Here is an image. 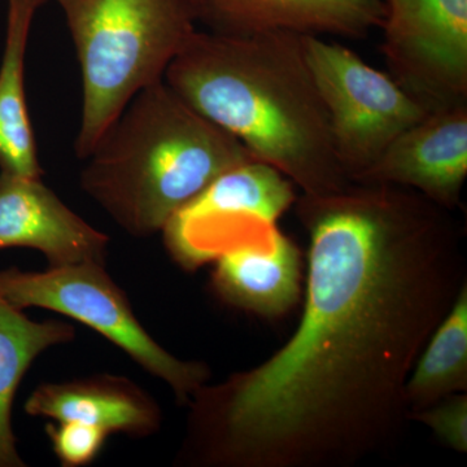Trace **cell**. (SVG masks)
I'll use <instances>...</instances> for the list:
<instances>
[{
	"label": "cell",
	"instance_id": "cell-1",
	"mask_svg": "<svg viewBox=\"0 0 467 467\" xmlns=\"http://www.w3.org/2000/svg\"><path fill=\"white\" fill-rule=\"evenodd\" d=\"M294 205L309 236L299 325L257 367L195 392L184 465L355 467L395 448L410 420L411 368L467 285L460 223L396 184Z\"/></svg>",
	"mask_w": 467,
	"mask_h": 467
},
{
	"label": "cell",
	"instance_id": "cell-2",
	"mask_svg": "<svg viewBox=\"0 0 467 467\" xmlns=\"http://www.w3.org/2000/svg\"><path fill=\"white\" fill-rule=\"evenodd\" d=\"M164 81L303 193L327 195L352 183L337 158L301 34L196 30Z\"/></svg>",
	"mask_w": 467,
	"mask_h": 467
},
{
	"label": "cell",
	"instance_id": "cell-3",
	"mask_svg": "<svg viewBox=\"0 0 467 467\" xmlns=\"http://www.w3.org/2000/svg\"><path fill=\"white\" fill-rule=\"evenodd\" d=\"M254 160L162 79L129 101L79 183L129 235L149 238L226 171Z\"/></svg>",
	"mask_w": 467,
	"mask_h": 467
},
{
	"label": "cell",
	"instance_id": "cell-4",
	"mask_svg": "<svg viewBox=\"0 0 467 467\" xmlns=\"http://www.w3.org/2000/svg\"><path fill=\"white\" fill-rule=\"evenodd\" d=\"M78 58L81 124L75 152L86 160L138 92L164 79L196 32L195 0H57Z\"/></svg>",
	"mask_w": 467,
	"mask_h": 467
},
{
	"label": "cell",
	"instance_id": "cell-5",
	"mask_svg": "<svg viewBox=\"0 0 467 467\" xmlns=\"http://www.w3.org/2000/svg\"><path fill=\"white\" fill-rule=\"evenodd\" d=\"M0 296L18 309L52 310L103 335L143 370L167 383L178 404L187 407L208 383L211 371L204 362L175 358L150 337L104 264L48 266L45 272L8 267L0 270Z\"/></svg>",
	"mask_w": 467,
	"mask_h": 467
},
{
	"label": "cell",
	"instance_id": "cell-6",
	"mask_svg": "<svg viewBox=\"0 0 467 467\" xmlns=\"http://www.w3.org/2000/svg\"><path fill=\"white\" fill-rule=\"evenodd\" d=\"M301 43L330 116L337 158L355 182L393 140L430 112L349 48L316 34H301Z\"/></svg>",
	"mask_w": 467,
	"mask_h": 467
},
{
	"label": "cell",
	"instance_id": "cell-7",
	"mask_svg": "<svg viewBox=\"0 0 467 467\" xmlns=\"http://www.w3.org/2000/svg\"><path fill=\"white\" fill-rule=\"evenodd\" d=\"M295 184L259 160L236 165L177 212L162 229L171 259L187 272L278 226L296 202Z\"/></svg>",
	"mask_w": 467,
	"mask_h": 467
},
{
	"label": "cell",
	"instance_id": "cell-8",
	"mask_svg": "<svg viewBox=\"0 0 467 467\" xmlns=\"http://www.w3.org/2000/svg\"><path fill=\"white\" fill-rule=\"evenodd\" d=\"M389 76L429 112L467 104V0H383Z\"/></svg>",
	"mask_w": 467,
	"mask_h": 467
},
{
	"label": "cell",
	"instance_id": "cell-9",
	"mask_svg": "<svg viewBox=\"0 0 467 467\" xmlns=\"http://www.w3.org/2000/svg\"><path fill=\"white\" fill-rule=\"evenodd\" d=\"M467 175V104L430 112L383 150L355 182L396 184L453 211Z\"/></svg>",
	"mask_w": 467,
	"mask_h": 467
},
{
	"label": "cell",
	"instance_id": "cell-10",
	"mask_svg": "<svg viewBox=\"0 0 467 467\" xmlns=\"http://www.w3.org/2000/svg\"><path fill=\"white\" fill-rule=\"evenodd\" d=\"M109 236L78 216L42 178L0 171V251L32 248L48 266L106 265Z\"/></svg>",
	"mask_w": 467,
	"mask_h": 467
},
{
	"label": "cell",
	"instance_id": "cell-11",
	"mask_svg": "<svg viewBox=\"0 0 467 467\" xmlns=\"http://www.w3.org/2000/svg\"><path fill=\"white\" fill-rule=\"evenodd\" d=\"M213 263L212 290L233 308L279 318L300 303L303 256L278 226L234 245Z\"/></svg>",
	"mask_w": 467,
	"mask_h": 467
},
{
	"label": "cell",
	"instance_id": "cell-12",
	"mask_svg": "<svg viewBox=\"0 0 467 467\" xmlns=\"http://www.w3.org/2000/svg\"><path fill=\"white\" fill-rule=\"evenodd\" d=\"M212 32L287 30L361 39L383 24V0H195Z\"/></svg>",
	"mask_w": 467,
	"mask_h": 467
},
{
	"label": "cell",
	"instance_id": "cell-13",
	"mask_svg": "<svg viewBox=\"0 0 467 467\" xmlns=\"http://www.w3.org/2000/svg\"><path fill=\"white\" fill-rule=\"evenodd\" d=\"M26 414L50 420H78L109 434L146 438L161 426L158 402L129 378L98 374L67 382L39 384L26 402Z\"/></svg>",
	"mask_w": 467,
	"mask_h": 467
},
{
	"label": "cell",
	"instance_id": "cell-14",
	"mask_svg": "<svg viewBox=\"0 0 467 467\" xmlns=\"http://www.w3.org/2000/svg\"><path fill=\"white\" fill-rule=\"evenodd\" d=\"M36 11L27 0H8L0 63V171L26 178L43 175L26 94L27 42Z\"/></svg>",
	"mask_w": 467,
	"mask_h": 467
},
{
	"label": "cell",
	"instance_id": "cell-15",
	"mask_svg": "<svg viewBox=\"0 0 467 467\" xmlns=\"http://www.w3.org/2000/svg\"><path fill=\"white\" fill-rule=\"evenodd\" d=\"M75 337L76 328L67 322L33 321L0 296V467L26 466L12 426V408L21 380L45 350Z\"/></svg>",
	"mask_w": 467,
	"mask_h": 467
},
{
	"label": "cell",
	"instance_id": "cell-16",
	"mask_svg": "<svg viewBox=\"0 0 467 467\" xmlns=\"http://www.w3.org/2000/svg\"><path fill=\"white\" fill-rule=\"evenodd\" d=\"M467 392V285L418 356L405 386L409 414Z\"/></svg>",
	"mask_w": 467,
	"mask_h": 467
},
{
	"label": "cell",
	"instance_id": "cell-17",
	"mask_svg": "<svg viewBox=\"0 0 467 467\" xmlns=\"http://www.w3.org/2000/svg\"><path fill=\"white\" fill-rule=\"evenodd\" d=\"M52 450L66 467L86 466L99 456L109 432L78 420H55L46 425Z\"/></svg>",
	"mask_w": 467,
	"mask_h": 467
},
{
	"label": "cell",
	"instance_id": "cell-18",
	"mask_svg": "<svg viewBox=\"0 0 467 467\" xmlns=\"http://www.w3.org/2000/svg\"><path fill=\"white\" fill-rule=\"evenodd\" d=\"M409 420L429 427L451 450L467 451V392L448 396L423 410L409 414Z\"/></svg>",
	"mask_w": 467,
	"mask_h": 467
},
{
	"label": "cell",
	"instance_id": "cell-19",
	"mask_svg": "<svg viewBox=\"0 0 467 467\" xmlns=\"http://www.w3.org/2000/svg\"><path fill=\"white\" fill-rule=\"evenodd\" d=\"M27 2L33 3L36 7L41 8L46 3L51 2V0H27Z\"/></svg>",
	"mask_w": 467,
	"mask_h": 467
}]
</instances>
